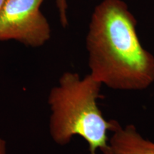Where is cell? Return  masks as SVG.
Instances as JSON below:
<instances>
[{
  "label": "cell",
  "instance_id": "277c9868",
  "mask_svg": "<svg viewBox=\"0 0 154 154\" xmlns=\"http://www.w3.org/2000/svg\"><path fill=\"white\" fill-rule=\"evenodd\" d=\"M111 133L107 154H154V142L142 136L134 125L119 124Z\"/></svg>",
  "mask_w": 154,
  "mask_h": 154
},
{
  "label": "cell",
  "instance_id": "7a4b0ae2",
  "mask_svg": "<svg viewBox=\"0 0 154 154\" xmlns=\"http://www.w3.org/2000/svg\"><path fill=\"white\" fill-rule=\"evenodd\" d=\"M102 84L90 74L81 77L75 72L61 75L48 96L51 115L49 134L56 143L65 146L75 136L87 142L90 154H107L108 133L119 123L106 120L99 107Z\"/></svg>",
  "mask_w": 154,
  "mask_h": 154
},
{
  "label": "cell",
  "instance_id": "3957f363",
  "mask_svg": "<svg viewBox=\"0 0 154 154\" xmlns=\"http://www.w3.org/2000/svg\"><path fill=\"white\" fill-rule=\"evenodd\" d=\"M44 0H6L0 11V42L14 40L26 47H40L51 30L42 14Z\"/></svg>",
  "mask_w": 154,
  "mask_h": 154
},
{
  "label": "cell",
  "instance_id": "52a82bcc",
  "mask_svg": "<svg viewBox=\"0 0 154 154\" xmlns=\"http://www.w3.org/2000/svg\"><path fill=\"white\" fill-rule=\"evenodd\" d=\"M6 0H0V11H1L4 5H5Z\"/></svg>",
  "mask_w": 154,
  "mask_h": 154
},
{
  "label": "cell",
  "instance_id": "6da1fadb",
  "mask_svg": "<svg viewBox=\"0 0 154 154\" xmlns=\"http://www.w3.org/2000/svg\"><path fill=\"white\" fill-rule=\"evenodd\" d=\"M137 22L122 0L94 9L86 38L89 74L119 91H142L154 83V56L140 43Z\"/></svg>",
  "mask_w": 154,
  "mask_h": 154
},
{
  "label": "cell",
  "instance_id": "5b68a950",
  "mask_svg": "<svg viewBox=\"0 0 154 154\" xmlns=\"http://www.w3.org/2000/svg\"><path fill=\"white\" fill-rule=\"evenodd\" d=\"M55 1L59 11L61 24L63 27H66L69 24L68 16H67V9H68L67 0H55Z\"/></svg>",
  "mask_w": 154,
  "mask_h": 154
},
{
  "label": "cell",
  "instance_id": "8992f818",
  "mask_svg": "<svg viewBox=\"0 0 154 154\" xmlns=\"http://www.w3.org/2000/svg\"><path fill=\"white\" fill-rule=\"evenodd\" d=\"M0 154H7V142L2 138H0Z\"/></svg>",
  "mask_w": 154,
  "mask_h": 154
}]
</instances>
